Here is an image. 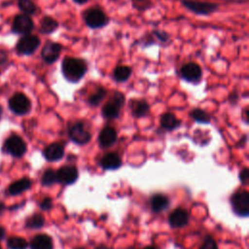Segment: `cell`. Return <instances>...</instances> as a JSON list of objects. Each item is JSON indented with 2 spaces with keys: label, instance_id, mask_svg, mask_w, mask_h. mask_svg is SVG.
<instances>
[{
  "label": "cell",
  "instance_id": "18",
  "mask_svg": "<svg viewBox=\"0 0 249 249\" xmlns=\"http://www.w3.org/2000/svg\"><path fill=\"white\" fill-rule=\"evenodd\" d=\"M30 247L31 249H53V241L47 234H38L32 239Z\"/></svg>",
  "mask_w": 249,
  "mask_h": 249
},
{
  "label": "cell",
  "instance_id": "39",
  "mask_svg": "<svg viewBox=\"0 0 249 249\" xmlns=\"http://www.w3.org/2000/svg\"><path fill=\"white\" fill-rule=\"evenodd\" d=\"M1 116H2V108L0 106V118H1Z\"/></svg>",
  "mask_w": 249,
  "mask_h": 249
},
{
  "label": "cell",
  "instance_id": "14",
  "mask_svg": "<svg viewBox=\"0 0 249 249\" xmlns=\"http://www.w3.org/2000/svg\"><path fill=\"white\" fill-rule=\"evenodd\" d=\"M117 140V132L113 127L106 126L104 127L98 136V141L101 147L107 148L112 146Z\"/></svg>",
  "mask_w": 249,
  "mask_h": 249
},
{
  "label": "cell",
  "instance_id": "37",
  "mask_svg": "<svg viewBox=\"0 0 249 249\" xmlns=\"http://www.w3.org/2000/svg\"><path fill=\"white\" fill-rule=\"evenodd\" d=\"M3 210H4V204L0 201V213H1Z\"/></svg>",
  "mask_w": 249,
  "mask_h": 249
},
{
  "label": "cell",
  "instance_id": "33",
  "mask_svg": "<svg viewBox=\"0 0 249 249\" xmlns=\"http://www.w3.org/2000/svg\"><path fill=\"white\" fill-rule=\"evenodd\" d=\"M248 177H249V172H248V169L247 168H244L241 172H240V175H239V178H240V181L245 183L247 180H248Z\"/></svg>",
  "mask_w": 249,
  "mask_h": 249
},
{
  "label": "cell",
  "instance_id": "17",
  "mask_svg": "<svg viewBox=\"0 0 249 249\" xmlns=\"http://www.w3.org/2000/svg\"><path fill=\"white\" fill-rule=\"evenodd\" d=\"M129 107L131 109L132 115L137 118L146 116L150 109L149 104L145 100H140V99H134L130 101Z\"/></svg>",
  "mask_w": 249,
  "mask_h": 249
},
{
  "label": "cell",
  "instance_id": "30",
  "mask_svg": "<svg viewBox=\"0 0 249 249\" xmlns=\"http://www.w3.org/2000/svg\"><path fill=\"white\" fill-rule=\"evenodd\" d=\"M44 218L41 215L35 214L26 221V227L31 229H39L44 225Z\"/></svg>",
  "mask_w": 249,
  "mask_h": 249
},
{
  "label": "cell",
  "instance_id": "5",
  "mask_svg": "<svg viewBox=\"0 0 249 249\" xmlns=\"http://www.w3.org/2000/svg\"><path fill=\"white\" fill-rule=\"evenodd\" d=\"M4 150L14 157H21L26 152V144L21 137L13 134L6 139Z\"/></svg>",
  "mask_w": 249,
  "mask_h": 249
},
{
  "label": "cell",
  "instance_id": "40",
  "mask_svg": "<svg viewBox=\"0 0 249 249\" xmlns=\"http://www.w3.org/2000/svg\"><path fill=\"white\" fill-rule=\"evenodd\" d=\"M135 1H143V0H135Z\"/></svg>",
  "mask_w": 249,
  "mask_h": 249
},
{
  "label": "cell",
  "instance_id": "4",
  "mask_svg": "<svg viewBox=\"0 0 249 249\" xmlns=\"http://www.w3.org/2000/svg\"><path fill=\"white\" fill-rule=\"evenodd\" d=\"M9 107L15 114L24 115L30 111L31 103L29 98L25 94L21 92H18V93H15L10 98Z\"/></svg>",
  "mask_w": 249,
  "mask_h": 249
},
{
  "label": "cell",
  "instance_id": "19",
  "mask_svg": "<svg viewBox=\"0 0 249 249\" xmlns=\"http://www.w3.org/2000/svg\"><path fill=\"white\" fill-rule=\"evenodd\" d=\"M31 186V181L28 178H22L19 179L16 182H14L13 184H11L9 186L8 189V193L12 196H17L19 195L20 193L28 190Z\"/></svg>",
  "mask_w": 249,
  "mask_h": 249
},
{
  "label": "cell",
  "instance_id": "12",
  "mask_svg": "<svg viewBox=\"0 0 249 249\" xmlns=\"http://www.w3.org/2000/svg\"><path fill=\"white\" fill-rule=\"evenodd\" d=\"M61 51V46L58 43L48 42L42 49V57L47 63H53L57 60Z\"/></svg>",
  "mask_w": 249,
  "mask_h": 249
},
{
  "label": "cell",
  "instance_id": "34",
  "mask_svg": "<svg viewBox=\"0 0 249 249\" xmlns=\"http://www.w3.org/2000/svg\"><path fill=\"white\" fill-rule=\"evenodd\" d=\"M4 234H5V231L3 228L0 227V239H2L4 237Z\"/></svg>",
  "mask_w": 249,
  "mask_h": 249
},
{
  "label": "cell",
  "instance_id": "20",
  "mask_svg": "<svg viewBox=\"0 0 249 249\" xmlns=\"http://www.w3.org/2000/svg\"><path fill=\"white\" fill-rule=\"evenodd\" d=\"M121 159L115 153H108L101 160V165L105 169H117L121 166Z\"/></svg>",
  "mask_w": 249,
  "mask_h": 249
},
{
  "label": "cell",
  "instance_id": "3",
  "mask_svg": "<svg viewBox=\"0 0 249 249\" xmlns=\"http://www.w3.org/2000/svg\"><path fill=\"white\" fill-rule=\"evenodd\" d=\"M124 104V96L121 92H114L111 99L102 108V115L107 119H115L119 116L120 109Z\"/></svg>",
  "mask_w": 249,
  "mask_h": 249
},
{
  "label": "cell",
  "instance_id": "2",
  "mask_svg": "<svg viewBox=\"0 0 249 249\" xmlns=\"http://www.w3.org/2000/svg\"><path fill=\"white\" fill-rule=\"evenodd\" d=\"M84 20L86 24L90 28H100L108 23L109 18L100 9L90 8L85 11Z\"/></svg>",
  "mask_w": 249,
  "mask_h": 249
},
{
  "label": "cell",
  "instance_id": "21",
  "mask_svg": "<svg viewBox=\"0 0 249 249\" xmlns=\"http://www.w3.org/2000/svg\"><path fill=\"white\" fill-rule=\"evenodd\" d=\"M179 124L180 121L172 113H165L160 118V125L167 130H172L176 128Z\"/></svg>",
  "mask_w": 249,
  "mask_h": 249
},
{
  "label": "cell",
  "instance_id": "31",
  "mask_svg": "<svg viewBox=\"0 0 249 249\" xmlns=\"http://www.w3.org/2000/svg\"><path fill=\"white\" fill-rule=\"evenodd\" d=\"M199 249H218L215 241L211 237H207Z\"/></svg>",
  "mask_w": 249,
  "mask_h": 249
},
{
  "label": "cell",
  "instance_id": "16",
  "mask_svg": "<svg viewBox=\"0 0 249 249\" xmlns=\"http://www.w3.org/2000/svg\"><path fill=\"white\" fill-rule=\"evenodd\" d=\"M189 221V214L186 210L182 208L175 209L169 215V224L174 228H179L185 226Z\"/></svg>",
  "mask_w": 249,
  "mask_h": 249
},
{
  "label": "cell",
  "instance_id": "8",
  "mask_svg": "<svg viewBox=\"0 0 249 249\" xmlns=\"http://www.w3.org/2000/svg\"><path fill=\"white\" fill-rule=\"evenodd\" d=\"M182 3L187 9L198 15H209L218 9V5L214 3H204L194 0H182Z\"/></svg>",
  "mask_w": 249,
  "mask_h": 249
},
{
  "label": "cell",
  "instance_id": "32",
  "mask_svg": "<svg viewBox=\"0 0 249 249\" xmlns=\"http://www.w3.org/2000/svg\"><path fill=\"white\" fill-rule=\"evenodd\" d=\"M52 207V199L47 197L41 203V208L44 210H49Z\"/></svg>",
  "mask_w": 249,
  "mask_h": 249
},
{
  "label": "cell",
  "instance_id": "24",
  "mask_svg": "<svg viewBox=\"0 0 249 249\" xmlns=\"http://www.w3.org/2000/svg\"><path fill=\"white\" fill-rule=\"evenodd\" d=\"M131 75V68L125 65L117 66L114 70V78L118 82L126 81Z\"/></svg>",
  "mask_w": 249,
  "mask_h": 249
},
{
  "label": "cell",
  "instance_id": "38",
  "mask_svg": "<svg viewBox=\"0 0 249 249\" xmlns=\"http://www.w3.org/2000/svg\"><path fill=\"white\" fill-rule=\"evenodd\" d=\"M144 249H156V248L153 247V246H148V247H145Z\"/></svg>",
  "mask_w": 249,
  "mask_h": 249
},
{
  "label": "cell",
  "instance_id": "35",
  "mask_svg": "<svg viewBox=\"0 0 249 249\" xmlns=\"http://www.w3.org/2000/svg\"><path fill=\"white\" fill-rule=\"evenodd\" d=\"M89 0H74V2H76L77 4H84L86 2H88Z\"/></svg>",
  "mask_w": 249,
  "mask_h": 249
},
{
  "label": "cell",
  "instance_id": "7",
  "mask_svg": "<svg viewBox=\"0 0 249 249\" xmlns=\"http://www.w3.org/2000/svg\"><path fill=\"white\" fill-rule=\"evenodd\" d=\"M40 45V40L35 35H24L21 37L18 44L17 50L21 54H31L33 53Z\"/></svg>",
  "mask_w": 249,
  "mask_h": 249
},
{
  "label": "cell",
  "instance_id": "10",
  "mask_svg": "<svg viewBox=\"0 0 249 249\" xmlns=\"http://www.w3.org/2000/svg\"><path fill=\"white\" fill-rule=\"evenodd\" d=\"M34 27L32 19L26 15H18L13 21V31L18 34L27 35Z\"/></svg>",
  "mask_w": 249,
  "mask_h": 249
},
{
  "label": "cell",
  "instance_id": "28",
  "mask_svg": "<svg viewBox=\"0 0 249 249\" xmlns=\"http://www.w3.org/2000/svg\"><path fill=\"white\" fill-rule=\"evenodd\" d=\"M18 7L26 16L36 12V6L31 0H18Z\"/></svg>",
  "mask_w": 249,
  "mask_h": 249
},
{
  "label": "cell",
  "instance_id": "26",
  "mask_svg": "<svg viewBox=\"0 0 249 249\" xmlns=\"http://www.w3.org/2000/svg\"><path fill=\"white\" fill-rule=\"evenodd\" d=\"M8 247L10 249H26L27 241L18 236H13L8 239Z\"/></svg>",
  "mask_w": 249,
  "mask_h": 249
},
{
  "label": "cell",
  "instance_id": "23",
  "mask_svg": "<svg viewBox=\"0 0 249 249\" xmlns=\"http://www.w3.org/2000/svg\"><path fill=\"white\" fill-rule=\"evenodd\" d=\"M58 26L57 21L52 17H44L40 23V30L42 33L49 34L53 32Z\"/></svg>",
  "mask_w": 249,
  "mask_h": 249
},
{
  "label": "cell",
  "instance_id": "29",
  "mask_svg": "<svg viewBox=\"0 0 249 249\" xmlns=\"http://www.w3.org/2000/svg\"><path fill=\"white\" fill-rule=\"evenodd\" d=\"M55 182H57L56 172H54L53 169L46 170L42 176V184L45 186H50Z\"/></svg>",
  "mask_w": 249,
  "mask_h": 249
},
{
  "label": "cell",
  "instance_id": "15",
  "mask_svg": "<svg viewBox=\"0 0 249 249\" xmlns=\"http://www.w3.org/2000/svg\"><path fill=\"white\" fill-rule=\"evenodd\" d=\"M44 157L50 161H55L60 160L64 155L63 146L59 143H52L44 150Z\"/></svg>",
  "mask_w": 249,
  "mask_h": 249
},
{
  "label": "cell",
  "instance_id": "11",
  "mask_svg": "<svg viewBox=\"0 0 249 249\" xmlns=\"http://www.w3.org/2000/svg\"><path fill=\"white\" fill-rule=\"evenodd\" d=\"M180 74L184 80L195 83L200 80L202 72L198 64L195 62H189L183 65V67L180 70Z\"/></svg>",
  "mask_w": 249,
  "mask_h": 249
},
{
  "label": "cell",
  "instance_id": "41",
  "mask_svg": "<svg viewBox=\"0 0 249 249\" xmlns=\"http://www.w3.org/2000/svg\"><path fill=\"white\" fill-rule=\"evenodd\" d=\"M0 249H1V246H0Z\"/></svg>",
  "mask_w": 249,
  "mask_h": 249
},
{
  "label": "cell",
  "instance_id": "1",
  "mask_svg": "<svg viewBox=\"0 0 249 249\" xmlns=\"http://www.w3.org/2000/svg\"><path fill=\"white\" fill-rule=\"evenodd\" d=\"M61 70L64 78L71 83L79 82L87 71L86 62L81 58L66 56L61 65Z\"/></svg>",
  "mask_w": 249,
  "mask_h": 249
},
{
  "label": "cell",
  "instance_id": "6",
  "mask_svg": "<svg viewBox=\"0 0 249 249\" xmlns=\"http://www.w3.org/2000/svg\"><path fill=\"white\" fill-rule=\"evenodd\" d=\"M231 205L236 214L247 216L249 214V195L245 191L237 192L231 197Z\"/></svg>",
  "mask_w": 249,
  "mask_h": 249
},
{
  "label": "cell",
  "instance_id": "22",
  "mask_svg": "<svg viewBox=\"0 0 249 249\" xmlns=\"http://www.w3.org/2000/svg\"><path fill=\"white\" fill-rule=\"evenodd\" d=\"M169 204V199L163 195H155L151 199V206L155 212L165 209Z\"/></svg>",
  "mask_w": 249,
  "mask_h": 249
},
{
  "label": "cell",
  "instance_id": "36",
  "mask_svg": "<svg viewBox=\"0 0 249 249\" xmlns=\"http://www.w3.org/2000/svg\"><path fill=\"white\" fill-rule=\"evenodd\" d=\"M96 249H111V248H109V247H107L105 245H100V246L96 247Z\"/></svg>",
  "mask_w": 249,
  "mask_h": 249
},
{
  "label": "cell",
  "instance_id": "9",
  "mask_svg": "<svg viewBox=\"0 0 249 249\" xmlns=\"http://www.w3.org/2000/svg\"><path fill=\"white\" fill-rule=\"evenodd\" d=\"M69 137L73 142L84 145L90 140L91 135L85 128L83 123H76L69 128Z\"/></svg>",
  "mask_w": 249,
  "mask_h": 249
},
{
  "label": "cell",
  "instance_id": "13",
  "mask_svg": "<svg viewBox=\"0 0 249 249\" xmlns=\"http://www.w3.org/2000/svg\"><path fill=\"white\" fill-rule=\"evenodd\" d=\"M57 181L63 184H72L78 178V170L75 166L65 165L58 169L56 172Z\"/></svg>",
  "mask_w": 249,
  "mask_h": 249
},
{
  "label": "cell",
  "instance_id": "25",
  "mask_svg": "<svg viewBox=\"0 0 249 249\" xmlns=\"http://www.w3.org/2000/svg\"><path fill=\"white\" fill-rule=\"evenodd\" d=\"M191 117L197 123H201V124H208L210 123V116L202 109H194L191 112Z\"/></svg>",
  "mask_w": 249,
  "mask_h": 249
},
{
  "label": "cell",
  "instance_id": "27",
  "mask_svg": "<svg viewBox=\"0 0 249 249\" xmlns=\"http://www.w3.org/2000/svg\"><path fill=\"white\" fill-rule=\"evenodd\" d=\"M106 90L103 88H99L93 94H91L89 98V103L91 106H98L100 104V102L104 99V97L106 96Z\"/></svg>",
  "mask_w": 249,
  "mask_h": 249
}]
</instances>
